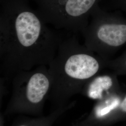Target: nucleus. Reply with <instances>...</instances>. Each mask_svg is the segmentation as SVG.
<instances>
[{
    "instance_id": "1",
    "label": "nucleus",
    "mask_w": 126,
    "mask_h": 126,
    "mask_svg": "<svg viewBox=\"0 0 126 126\" xmlns=\"http://www.w3.org/2000/svg\"><path fill=\"white\" fill-rule=\"evenodd\" d=\"M27 0H0V59L25 68L51 63L63 39Z\"/></svg>"
},
{
    "instance_id": "2",
    "label": "nucleus",
    "mask_w": 126,
    "mask_h": 126,
    "mask_svg": "<svg viewBox=\"0 0 126 126\" xmlns=\"http://www.w3.org/2000/svg\"><path fill=\"white\" fill-rule=\"evenodd\" d=\"M90 19L82 33L84 45L102 58L109 59L126 44V18L107 12L98 4L93 10Z\"/></svg>"
},
{
    "instance_id": "3",
    "label": "nucleus",
    "mask_w": 126,
    "mask_h": 126,
    "mask_svg": "<svg viewBox=\"0 0 126 126\" xmlns=\"http://www.w3.org/2000/svg\"><path fill=\"white\" fill-rule=\"evenodd\" d=\"M45 22L57 29L82 33L91 14L103 0H34Z\"/></svg>"
},
{
    "instance_id": "4",
    "label": "nucleus",
    "mask_w": 126,
    "mask_h": 126,
    "mask_svg": "<svg viewBox=\"0 0 126 126\" xmlns=\"http://www.w3.org/2000/svg\"><path fill=\"white\" fill-rule=\"evenodd\" d=\"M50 81L45 73L37 72L32 74L27 82V98L33 103L39 102L49 89Z\"/></svg>"
},
{
    "instance_id": "5",
    "label": "nucleus",
    "mask_w": 126,
    "mask_h": 126,
    "mask_svg": "<svg viewBox=\"0 0 126 126\" xmlns=\"http://www.w3.org/2000/svg\"><path fill=\"white\" fill-rule=\"evenodd\" d=\"M113 84L112 78L108 75L97 77L90 82L87 90L89 97L93 99H100L104 92L111 89Z\"/></svg>"
},
{
    "instance_id": "6",
    "label": "nucleus",
    "mask_w": 126,
    "mask_h": 126,
    "mask_svg": "<svg viewBox=\"0 0 126 126\" xmlns=\"http://www.w3.org/2000/svg\"><path fill=\"white\" fill-rule=\"evenodd\" d=\"M120 103V100L116 97H111L104 104L99 105L96 109L95 113L97 117H101L108 114L110 111L116 108Z\"/></svg>"
},
{
    "instance_id": "7",
    "label": "nucleus",
    "mask_w": 126,
    "mask_h": 126,
    "mask_svg": "<svg viewBox=\"0 0 126 126\" xmlns=\"http://www.w3.org/2000/svg\"><path fill=\"white\" fill-rule=\"evenodd\" d=\"M108 64L112 65L120 70L126 71V51L114 60H110L108 59Z\"/></svg>"
},
{
    "instance_id": "8",
    "label": "nucleus",
    "mask_w": 126,
    "mask_h": 126,
    "mask_svg": "<svg viewBox=\"0 0 126 126\" xmlns=\"http://www.w3.org/2000/svg\"><path fill=\"white\" fill-rule=\"evenodd\" d=\"M114 6L126 13V0H112Z\"/></svg>"
},
{
    "instance_id": "9",
    "label": "nucleus",
    "mask_w": 126,
    "mask_h": 126,
    "mask_svg": "<svg viewBox=\"0 0 126 126\" xmlns=\"http://www.w3.org/2000/svg\"><path fill=\"white\" fill-rule=\"evenodd\" d=\"M120 107L123 112L126 113V96L124 99L122 101V103L121 104Z\"/></svg>"
},
{
    "instance_id": "10",
    "label": "nucleus",
    "mask_w": 126,
    "mask_h": 126,
    "mask_svg": "<svg viewBox=\"0 0 126 126\" xmlns=\"http://www.w3.org/2000/svg\"></svg>"
}]
</instances>
